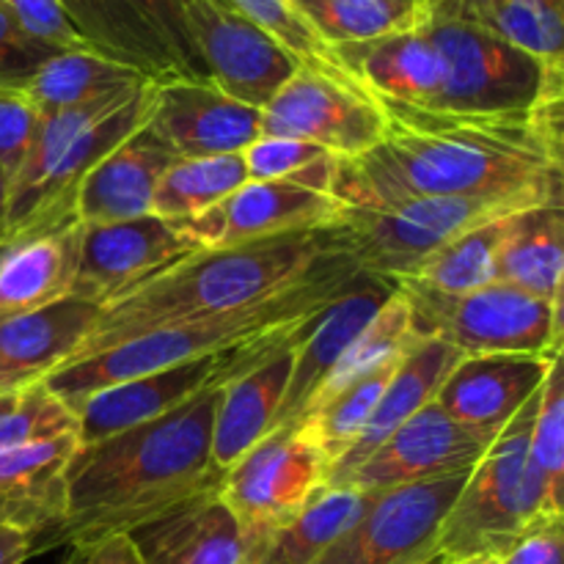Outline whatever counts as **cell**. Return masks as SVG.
<instances>
[{
  "instance_id": "cell-1",
  "label": "cell",
  "mask_w": 564,
  "mask_h": 564,
  "mask_svg": "<svg viewBox=\"0 0 564 564\" xmlns=\"http://www.w3.org/2000/svg\"><path fill=\"white\" fill-rule=\"evenodd\" d=\"M378 99L386 113L378 147L336 160L330 193L345 207L562 185L564 105L532 116H482Z\"/></svg>"
},
{
  "instance_id": "cell-2",
  "label": "cell",
  "mask_w": 564,
  "mask_h": 564,
  "mask_svg": "<svg viewBox=\"0 0 564 564\" xmlns=\"http://www.w3.org/2000/svg\"><path fill=\"white\" fill-rule=\"evenodd\" d=\"M224 386L165 416L80 446L66 466V516L44 551L132 534L218 488L224 471L215 468L209 446Z\"/></svg>"
},
{
  "instance_id": "cell-3",
  "label": "cell",
  "mask_w": 564,
  "mask_h": 564,
  "mask_svg": "<svg viewBox=\"0 0 564 564\" xmlns=\"http://www.w3.org/2000/svg\"><path fill=\"white\" fill-rule=\"evenodd\" d=\"M345 248L347 240L339 226L292 231L229 248H202L105 303L94 330L66 364L97 356L154 328L235 312L268 297L319 259Z\"/></svg>"
},
{
  "instance_id": "cell-4",
  "label": "cell",
  "mask_w": 564,
  "mask_h": 564,
  "mask_svg": "<svg viewBox=\"0 0 564 564\" xmlns=\"http://www.w3.org/2000/svg\"><path fill=\"white\" fill-rule=\"evenodd\" d=\"M356 273L358 268L350 257V248H345V251L319 259L314 268H308L281 290L270 292L268 297H259L235 312L154 328L97 356L66 364L50 372L42 383L50 394L58 397L75 413V408L86 397L110 386L127 383L132 378L176 367V364L196 361V358L218 356V352L235 350V347L281 334V330H292L323 312Z\"/></svg>"
},
{
  "instance_id": "cell-5",
  "label": "cell",
  "mask_w": 564,
  "mask_h": 564,
  "mask_svg": "<svg viewBox=\"0 0 564 564\" xmlns=\"http://www.w3.org/2000/svg\"><path fill=\"white\" fill-rule=\"evenodd\" d=\"M540 391L510 419L477 466L468 471L438 534V560L501 556L529 527L564 516L551 501L543 479L529 460V438Z\"/></svg>"
},
{
  "instance_id": "cell-6",
  "label": "cell",
  "mask_w": 564,
  "mask_h": 564,
  "mask_svg": "<svg viewBox=\"0 0 564 564\" xmlns=\"http://www.w3.org/2000/svg\"><path fill=\"white\" fill-rule=\"evenodd\" d=\"M560 198L562 185L505 196L394 198L375 207H345L336 226L345 231L350 257L361 273L397 281L408 279L430 253L463 231Z\"/></svg>"
},
{
  "instance_id": "cell-7",
  "label": "cell",
  "mask_w": 564,
  "mask_h": 564,
  "mask_svg": "<svg viewBox=\"0 0 564 564\" xmlns=\"http://www.w3.org/2000/svg\"><path fill=\"white\" fill-rule=\"evenodd\" d=\"M444 64L435 110L482 116H532L564 105V66H545L488 28L449 17L419 25Z\"/></svg>"
},
{
  "instance_id": "cell-8",
  "label": "cell",
  "mask_w": 564,
  "mask_h": 564,
  "mask_svg": "<svg viewBox=\"0 0 564 564\" xmlns=\"http://www.w3.org/2000/svg\"><path fill=\"white\" fill-rule=\"evenodd\" d=\"M411 308L419 339H441L463 356H562V308L507 284L438 292L416 281H391Z\"/></svg>"
},
{
  "instance_id": "cell-9",
  "label": "cell",
  "mask_w": 564,
  "mask_h": 564,
  "mask_svg": "<svg viewBox=\"0 0 564 564\" xmlns=\"http://www.w3.org/2000/svg\"><path fill=\"white\" fill-rule=\"evenodd\" d=\"M325 477L328 460L292 427L264 435L224 471L218 499L240 529L242 564L257 560L264 543L323 488Z\"/></svg>"
},
{
  "instance_id": "cell-10",
  "label": "cell",
  "mask_w": 564,
  "mask_h": 564,
  "mask_svg": "<svg viewBox=\"0 0 564 564\" xmlns=\"http://www.w3.org/2000/svg\"><path fill=\"white\" fill-rule=\"evenodd\" d=\"M468 471L367 494V507L317 564H438V534Z\"/></svg>"
},
{
  "instance_id": "cell-11",
  "label": "cell",
  "mask_w": 564,
  "mask_h": 564,
  "mask_svg": "<svg viewBox=\"0 0 564 564\" xmlns=\"http://www.w3.org/2000/svg\"><path fill=\"white\" fill-rule=\"evenodd\" d=\"M383 132L380 99L341 72L297 66L262 108V135L317 143L341 160L375 149Z\"/></svg>"
},
{
  "instance_id": "cell-12",
  "label": "cell",
  "mask_w": 564,
  "mask_h": 564,
  "mask_svg": "<svg viewBox=\"0 0 564 564\" xmlns=\"http://www.w3.org/2000/svg\"><path fill=\"white\" fill-rule=\"evenodd\" d=\"M292 330H281V334L248 341V345L224 350L218 356L176 364V367L160 369V372L143 375V378H132L127 383L110 386V389L86 397L75 408L77 441H80V446L97 444V441L110 438L121 430L138 427V424L176 411L202 391L229 383V380L240 378L242 372L257 367Z\"/></svg>"
},
{
  "instance_id": "cell-13",
  "label": "cell",
  "mask_w": 564,
  "mask_h": 564,
  "mask_svg": "<svg viewBox=\"0 0 564 564\" xmlns=\"http://www.w3.org/2000/svg\"><path fill=\"white\" fill-rule=\"evenodd\" d=\"M180 11L209 83L251 108L262 110L301 66L229 0H180Z\"/></svg>"
},
{
  "instance_id": "cell-14",
  "label": "cell",
  "mask_w": 564,
  "mask_h": 564,
  "mask_svg": "<svg viewBox=\"0 0 564 564\" xmlns=\"http://www.w3.org/2000/svg\"><path fill=\"white\" fill-rule=\"evenodd\" d=\"M196 251H202V246L180 224L154 215L119 224L75 220L72 295L105 306L138 281Z\"/></svg>"
},
{
  "instance_id": "cell-15",
  "label": "cell",
  "mask_w": 564,
  "mask_h": 564,
  "mask_svg": "<svg viewBox=\"0 0 564 564\" xmlns=\"http://www.w3.org/2000/svg\"><path fill=\"white\" fill-rule=\"evenodd\" d=\"M494 438V433L455 422L438 402H430L400 430H394L391 438L380 444L336 488L375 494V490L397 488V485L466 471L477 466Z\"/></svg>"
},
{
  "instance_id": "cell-16",
  "label": "cell",
  "mask_w": 564,
  "mask_h": 564,
  "mask_svg": "<svg viewBox=\"0 0 564 564\" xmlns=\"http://www.w3.org/2000/svg\"><path fill=\"white\" fill-rule=\"evenodd\" d=\"M147 121L180 158L242 154L262 138V110L193 77L149 80Z\"/></svg>"
},
{
  "instance_id": "cell-17",
  "label": "cell",
  "mask_w": 564,
  "mask_h": 564,
  "mask_svg": "<svg viewBox=\"0 0 564 564\" xmlns=\"http://www.w3.org/2000/svg\"><path fill=\"white\" fill-rule=\"evenodd\" d=\"M341 213L345 204L334 193H319L284 180H248L207 213L174 224H180L202 248H229L292 231L330 229L339 224Z\"/></svg>"
},
{
  "instance_id": "cell-18",
  "label": "cell",
  "mask_w": 564,
  "mask_h": 564,
  "mask_svg": "<svg viewBox=\"0 0 564 564\" xmlns=\"http://www.w3.org/2000/svg\"><path fill=\"white\" fill-rule=\"evenodd\" d=\"M147 83L113 113L83 130L75 143L61 154L58 163L50 169V174L25 198L6 209L0 246L20 240V237L50 235V231L75 224L77 193H80L86 176L105 154L113 152L124 138H130L147 121Z\"/></svg>"
},
{
  "instance_id": "cell-19",
  "label": "cell",
  "mask_w": 564,
  "mask_h": 564,
  "mask_svg": "<svg viewBox=\"0 0 564 564\" xmlns=\"http://www.w3.org/2000/svg\"><path fill=\"white\" fill-rule=\"evenodd\" d=\"M391 295H394V284L389 279L358 270L350 284L325 306V312L314 319V328L308 330L306 339L297 345L290 386L275 413L273 430H286L301 419V413L312 405L314 397L339 367L347 347L378 317Z\"/></svg>"
},
{
  "instance_id": "cell-20",
  "label": "cell",
  "mask_w": 564,
  "mask_h": 564,
  "mask_svg": "<svg viewBox=\"0 0 564 564\" xmlns=\"http://www.w3.org/2000/svg\"><path fill=\"white\" fill-rule=\"evenodd\" d=\"M560 356H463L446 375L435 402L455 422L499 435L510 419L543 389L551 364Z\"/></svg>"
},
{
  "instance_id": "cell-21",
  "label": "cell",
  "mask_w": 564,
  "mask_h": 564,
  "mask_svg": "<svg viewBox=\"0 0 564 564\" xmlns=\"http://www.w3.org/2000/svg\"><path fill=\"white\" fill-rule=\"evenodd\" d=\"M319 314L297 325L284 341L275 345V350L268 358H262L257 367L242 372L240 378L229 380L220 389L218 413H215L213 424V446H209L215 468L229 471L248 449H253L264 435L273 433L275 413H279L286 386H290L295 350L306 339L308 330L314 328V319Z\"/></svg>"
},
{
  "instance_id": "cell-22",
  "label": "cell",
  "mask_w": 564,
  "mask_h": 564,
  "mask_svg": "<svg viewBox=\"0 0 564 564\" xmlns=\"http://www.w3.org/2000/svg\"><path fill=\"white\" fill-rule=\"evenodd\" d=\"M80 449L77 435L0 452V523L31 538V556L44 554L66 516V466Z\"/></svg>"
},
{
  "instance_id": "cell-23",
  "label": "cell",
  "mask_w": 564,
  "mask_h": 564,
  "mask_svg": "<svg viewBox=\"0 0 564 564\" xmlns=\"http://www.w3.org/2000/svg\"><path fill=\"white\" fill-rule=\"evenodd\" d=\"M180 154L143 121L130 138L105 154L83 182L75 204L77 224H119L152 215L158 182Z\"/></svg>"
},
{
  "instance_id": "cell-24",
  "label": "cell",
  "mask_w": 564,
  "mask_h": 564,
  "mask_svg": "<svg viewBox=\"0 0 564 564\" xmlns=\"http://www.w3.org/2000/svg\"><path fill=\"white\" fill-rule=\"evenodd\" d=\"M102 303L66 295L39 312L0 323V394L42 383L86 341Z\"/></svg>"
},
{
  "instance_id": "cell-25",
  "label": "cell",
  "mask_w": 564,
  "mask_h": 564,
  "mask_svg": "<svg viewBox=\"0 0 564 564\" xmlns=\"http://www.w3.org/2000/svg\"><path fill=\"white\" fill-rule=\"evenodd\" d=\"M460 358L463 352L446 341L416 339V345L397 364L394 375L386 383L383 394H380L378 405H375L372 416L367 419L358 438L352 441L350 449L339 460L330 463L325 485L336 488V485L345 482L347 474L356 471L380 444H386L394 430H400L408 419L416 416L424 405L435 402V394L444 386L446 375L457 367Z\"/></svg>"
},
{
  "instance_id": "cell-26",
  "label": "cell",
  "mask_w": 564,
  "mask_h": 564,
  "mask_svg": "<svg viewBox=\"0 0 564 564\" xmlns=\"http://www.w3.org/2000/svg\"><path fill=\"white\" fill-rule=\"evenodd\" d=\"M341 69L375 97L433 108L444 86V64L422 28L389 33L369 42L334 47Z\"/></svg>"
},
{
  "instance_id": "cell-27",
  "label": "cell",
  "mask_w": 564,
  "mask_h": 564,
  "mask_svg": "<svg viewBox=\"0 0 564 564\" xmlns=\"http://www.w3.org/2000/svg\"><path fill=\"white\" fill-rule=\"evenodd\" d=\"M494 281L562 308L564 209L560 202L534 204L507 215L494 259Z\"/></svg>"
},
{
  "instance_id": "cell-28",
  "label": "cell",
  "mask_w": 564,
  "mask_h": 564,
  "mask_svg": "<svg viewBox=\"0 0 564 564\" xmlns=\"http://www.w3.org/2000/svg\"><path fill=\"white\" fill-rule=\"evenodd\" d=\"M218 488L130 534L143 564H242V540Z\"/></svg>"
},
{
  "instance_id": "cell-29",
  "label": "cell",
  "mask_w": 564,
  "mask_h": 564,
  "mask_svg": "<svg viewBox=\"0 0 564 564\" xmlns=\"http://www.w3.org/2000/svg\"><path fill=\"white\" fill-rule=\"evenodd\" d=\"M75 224L0 246V323L72 295Z\"/></svg>"
},
{
  "instance_id": "cell-30",
  "label": "cell",
  "mask_w": 564,
  "mask_h": 564,
  "mask_svg": "<svg viewBox=\"0 0 564 564\" xmlns=\"http://www.w3.org/2000/svg\"><path fill=\"white\" fill-rule=\"evenodd\" d=\"M83 42L108 58L143 72L149 80L187 77L147 17L130 0H55Z\"/></svg>"
},
{
  "instance_id": "cell-31",
  "label": "cell",
  "mask_w": 564,
  "mask_h": 564,
  "mask_svg": "<svg viewBox=\"0 0 564 564\" xmlns=\"http://www.w3.org/2000/svg\"><path fill=\"white\" fill-rule=\"evenodd\" d=\"M147 80L149 77L143 72L94 50H58L53 58L39 66L36 75L22 88L44 116L108 97V94L127 91V88H138Z\"/></svg>"
},
{
  "instance_id": "cell-32",
  "label": "cell",
  "mask_w": 564,
  "mask_h": 564,
  "mask_svg": "<svg viewBox=\"0 0 564 564\" xmlns=\"http://www.w3.org/2000/svg\"><path fill=\"white\" fill-rule=\"evenodd\" d=\"M367 494L352 488H323L264 543L251 564H317L319 556L356 523Z\"/></svg>"
},
{
  "instance_id": "cell-33",
  "label": "cell",
  "mask_w": 564,
  "mask_h": 564,
  "mask_svg": "<svg viewBox=\"0 0 564 564\" xmlns=\"http://www.w3.org/2000/svg\"><path fill=\"white\" fill-rule=\"evenodd\" d=\"M400 364V361H397ZM397 364H386V367L375 369V372L364 375V378L352 380V383L341 386V389L330 391V394L314 400L306 411L301 413L292 430L301 438H306L319 455L330 463L339 460L358 433L364 430L367 419L372 416L375 405H378L380 394H383L386 383L394 375Z\"/></svg>"
},
{
  "instance_id": "cell-34",
  "label": "cell",
  "mask_w": 564,
  "mask_h": 564,
  "mask_svg": "<svg viewBox=\"0 0 564 564\" xmlns=\"http://www.w3.org/2000/svg\"><path fill=\"white\" fill-rule=\"evenodd\" d=\"M292 6L330 50L413 31L424 22V0H292Z\"/></svg>"
},
{
  "instance_id": "cell-35",
  "label": "cell",
  "mask_w": 564,
  "mask_h": 564,
  "mask_svg": "<svg viewBox=\"0 0 564 564\" xmlns=\"http://www.w3.org/2000/svg\"><path fill=\"white\" fill-rule=\"evenodd\" d=\"M248 182L242 154L218 158H180L158 182L152 215L163 220H191Z\"/></svg>"
},
{
  "instance_id": "cell-36",
  "label": "cell",
  "mask_w": 564,
  "mask_h": 564,
  "mask_svg": "<svg viewBox=\"0 0 564 564\" xmlns=\"http://www.w3.org/2000/svg\"><path fill=\"white\" fill-rule=\"evenodd\" d=\"M545 66H564V0H490L471 20Z\"/></svg>"
},
{
  "instance_id": "cell-37",
  "label": "cell",
  "mask_w": 564,
  "mask_h": 564,
  "mask_svg": "<svg viewBox=\"0 0 564 564\" xmlns=\"http://www.w3.org/2000/svg\"><path fill=\"white\" fill-rule=\"evenodd\" d=\"M138 88H127V91H116L108 94V97L91 99V102L75 105V108L44 113L42 121H39L36 138H33L31 143V152L25 154L20 171H17L14 180L9 182V207L20 202V198H25L28 193L50 174V169L58 163L61 154L75 143V138L80 135L83 130H88V127L97 124L99 119L113 113V110L119 108V105H124Z\"/></svg>"
},
{
  "instance_id": "cell-38",
  "label": "cell",
  "mask_w": 564,
  "mask_h": 564,
  "mask_svg": "<svg viewBox=\"0 0 564 564\" xmlns=\"http://www.w3.org/2000/svg\"><path fill=\"white\" fill-rule=\"evenodd\" d=\"M501 224H505V218H496L463 231L460 237L430 253L408 275V281H416V284L430 286V290L452 292V295L494 284V259L501 240Z\"/></svg>"
},
{
  "instance_id": "cell-39",
  "label": "cell",
  "mask_w": 564,
  "mask_h": 564,
  "mask_svg": "<svg viewBox=\"0 0 564 564\" xmlns=\"http://www.w3.org/2000/svg\"><path fill=\"white\" fill-rule=\"evenodd\" d=\"M416 339L419 336L411 323V308H408V303L402 301L394 290V295H391V301L380 308L378 317H375L372 323L358 334V339L347 347L345 358H341L339 367L334 369L328 383L319 389V394L314 397V400L341 389V386L352 383V380L364 378V375L375 372V369L386 367V364H397L413 345H416Z\"/></svg>"
},
{
  "instance_id": "cell-40",
  "label": "cell",
  "mask_w": 564,
  "mask_h": 564,
  "mask_svg": "<svg viewBox=\"0 0 564 564\" xmlns=\"http://www.w3.org/2000/svg\"><path fill=\"white\" fill-rule=\"evenodd\" d=\"M248 169V180L253 182H295V185L312 187V191H334L336 154L328 149L295 138H257L242 152Z\"/></svg>"
},
{
  "instance_id": "cell-41",
  "label": "cell",
  "mask_w": 564,
  "mask_h": 564,
  "mask_svg": "<svg viewBox=\"0 0 564 564\" xmlns=\"http://www.w3.org/2000/svg\"><path fill=\"white\" fill-rule=\"evenodd\" d=\"M61 435H77V416L44 383L0 394V452Z\"/></svg>"
},
{
  "instance_id": "cell-42",
  "label": "cell",
  "mask_w": 564,
  "mask_h": 564,
  "mask_svg": "<svg viewBox=\"0 0 564 564\" xmlns=\"http://www.w3.org/2000/svg\"><path fill=\"white\" fill-rule=\"evenodd\" d=\"M529 460L543 479L551 501L564 510V369L562 356L551 364L549 378L540 389L538 413L529 438Z\"/></svg>"
},
{
  "instance_id": "cell-43",
  "label": "cell",
  "mask_w": 564,
  "mask_h": 564,
  "mask_svg": "<svg viewBox=\"0 0 564 564\" xmlns=\"http://www.w3.org/2000/svg\"><path fill=\"white\" fill-rule=\"evenodd\" d=\"M229 3L237 6L248 20L257 22L262 31H268L286 53L295 55L301 66L347 75L336 61L334 50L312 31V25L303 20L292 0H229Z\"/></svg>"
},
{
  "instance_id": "cell-44",
  "label": "cell",
  "mask_w": 564,
  "mask_h": 564,
  "mask_svg": "<svg viewBox=\"0 0 564 564\" xmlns=\"http://www.w3.org/2000/svg\"><path fill=\"white\" fill-rule=\"evenodd\" d=\"M39 121H42V113L25 88L0 86V171L9 182L14 180L22 160L31 152Z\"/></svg>"
},
{
  "instance_id": "cell-45",
  "label": "cell",
  "mask_w": 564,
  "mask_h": 564,
  "mask_svg": "<svg viewBox=\"0 0 564 564\" xmlns=\"http://www.w3.org/2000/svg\"><path fill=\"white\" fill-rule=\"evenodd\" d=\"M58 47L33 36L6 6H0V86L22 88Z\"/></svg>"
},
{
  "instance_id": "cell-46",
  "label": "cell",
  "mask_w": 564,
  "mask_h": 564,
  "mask_svg": "<svg viewBox=\"0 0 564 564\" xmlns=\"http://www.w3.org/2000/svg\"><path fill=\"white\" fill-rule=\"evenodd\" d=\"M28 31L58 50H91L55 0H0Z\"/></svg>"
},
{
  "instance_id": "cell-47",
  "label": "cell",
  "mask_w": 564,
  "mask_h": 564,
  "mask_svg": "<svg viewBox=\"0 0 564 564\" xmlns=\"http://www.w3.org/2000/svg\"><path fill=\"white\" fill-rule=\"evenodd\" d=\"M143 17H147L149 25L163 36V42L169 44L171 53L180 61L182 72L193 80H209L207 72H204L202 61H198L196 50H193L191 39H187L185 22H182L180 0H130Z\"/></svg>"
},
{
  "instance_id": "cell-48",
  "label": "cell",
  "mask_w": 564,
  "mask_h": 564,
  "mask_svg": "<svg viewBox=\"0 0 564 564\" xmlns=\"http://www.w3.org/2000/svg\"><path fill=\"white\" fill-rule=\"evenodd\" d=\"M499 564H564V516H549L529 527Z\"/></svg>"
},
{
  "instance_id": "cell-49",
  "label": "cell",
  "mask_w": 564,
  "mask_h": 564,
  "mask_svg": "<svg viewBox=\"0 0 564 564\" xmlns=\"http://www.w3.org/2000/svg\"><path fill=\"white\" fill-rule=\"evenodd\" d=\"M64 564H143V560L130 534H113V538L72 545V554Z\"/></svg>"
},
{
  "instance_id": "cell-50",
  "label": "cell",
  "mask_w": 564,
  "mask_h": 564,
  "mask_svg": "<svg viewBox=\"0 0 564 564\" xmlns=\"http://www.w3.org/2000/svg\"><path fill=\"white\" fill-rule=\"evenodd\" d=\"M25 560H31V538L0 523V564H25Z\"/></svg>"
},
{
  "instance_id": "cell-51",
  "label": "cell",
  "mask_w": 564,
  "mask_h": 564,
  "mask_svg": "<svg viewBox=\"0 0 564 564\" xmlns=\"http://www.w3.org/2000/svg\"><path fill=\"white\" fill-rule=\"evenodd\" d=\"M490 0H424V17H449V20H471Z\"/></svg>"
},
{
  "instance_id": "cell-52",
  "label": "cell",
  "mask_w": 564,
  "mask_h": 564,
  "mask_svg": "<svg viewBox=\"0 0 564 564\" xmlns=\"http://www.w3.org/2000/svg\"><path fill=\"white\" fill-rule=\"evenodd\" d=\"M6 209H9V180H6V174L0 171V231H3L6 224Z\"/></svg>"
},
{
  "instance_id": "cell-53",
  "label": "cell",
  "mask_w": 564,
  "mask_h": 564,
  "mask_svg": "<svg viewBox=\"0 0 564 564\" xmlns=\"http://www.w3.org/2000/svg\"><path fill=\"white\" fill-rule=\"evenodd\" d=\"M438 564H499V556L477 554V556H463V560H452V562H438Z\"/></svg>"
}]
</instances>
